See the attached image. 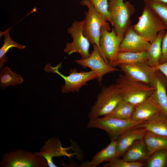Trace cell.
<instances>
[{"label":"cell","mask_w":167,"mask_h":167,"mask_svg":"<svg viewBox=\"0 0 167 167\" xmlns=\"http://www.w3.org/2000/svg\"><path fill=\"white\" fill-rule=\"evenodd\" d=\"M155 0L167 3V0Z\"/></svg>","instance_id":"obj_33"},{"label":"cell","mask_w":167,"mask_h":167,"mask_svg":"<svg viewBox=\"0 0 167 167\" xmlns=\"http://www.w3.org/2000/svg\"><path fill=\"white\" fill-rule=\"evenodd\" d=\"M122 40L117 35L113 28L110 31L102 28L99 41L100 53L104 60L113 67L116 66V62Z\"/></svg>","instance_id":"obj_10"},{"label":"cell","mask_w":167,"mask_h":167,"mask_svg":"<svg viewBox=\"0 0 167 167\" xmlns=\"http://www.w3.org/2000/svg\"><path fill=\"white\" fill-rule=\"evenodd\" d=\"M137 128H143L155 134L167 137V118L160 113L153 118L139 125Z\"/></svg>","instance_id":"obj_20"},{"label":"cell","mask_w":167,"mask_h":167,"mask_svg":"<svg viewBox=\"0 0 167 167\" xmlns=\"http://www.w3.org/2000/svg\"><path fill=\"white\" fill-rule=\"evenodd\" d=\"M103 165L104 167H142L145 165L142 161L131 162L117 157Z\"/></svg>","instance_id":"obj_30"},{"label":"cell","mask_w":167,"mask_h":167,"mask_svg":"<svg viewBox=\"0 0 167 167\" xmlns=\"http://www.w3.org/2000/svg\"><path fill=\"white\" fill-rule=\"evenodd\" d=\"M155 81V90L148 99L154 104L161 113L167 118V83L164 75L157 69Z\"/></svg>","instance_id":"obj_15"},{"label":"cell","mask_w":167,"mask_h":167,"mask_svg":"<svg viewBox=\"0 0 167 167\" xmlns=\"http://www.w3.org/2000/svg\"><path fill=\"white\" fill-rule=\"evenodd\" d=\"M162 54L159 64L167 61V31H166L163 38L162 44Z\"/></svg>","instance_id":"obj_31"},{"label":"cell","mask_w":167,"mask_h":167,"mask_svg":"<svg viewBox=\"0 0 167 167\" xmlns=\"http://www.w3.org/2000/svg\"><path fill=\"white\" fill-rule=\"evenodd\" d=\"M119 157L116 139L111 140L109 144L95 155L91 161L82 164L81 167H96L100 164Z\"/></svg>","instance_id":"obj_17"},{"label":"cell","mask_w":167,"mask_h":167,"mask_svg":"<svg viewBox=\"0 0 167 167\" xmlns=\"http://www.w3.org/2000/svg\"><path fill=\"white\" fill-rule=\"evenodd\" d=\"M165 30L160 31L155 39L151 43L149 49L146 51L147 54L148 64L155 67L159 64L162 54V41L165 32Z\"/></svg>","instance_id":"obj_21"},{"label":"cell","mask_w":167,"mask_h":167,"mask_svg":"<svg viewBox=\"0 0 167 167\" xmlns=\"http://www.w3.org/2000/svg\"><path fill=\"white\" fill-rule=\"evenodd\" d=\"M143 139L150 155L157 150H167V137L159 135L147 131Z\"/></svg>","instance_id":"obj_23"},{"label":"cell","mask_w":167,"mask_h":167,"mask_svg":"<svg viewBox=\"0 0 167 167\" xmlns=\"http://www.w3.org/2000/svg\"><path fill=\"white\" fill-rule=\"evenodd\" d=\"M151 43L143 37L130 25L127 29L119 46V52L146 51Z\"/></svg>","instance_id":"obj_13"},{"label":"cell","mask_w":167,"mask_h":167,"mask_svg":"<svg viewBox=\"0 0 167 167\" xmlns=\"http://www.w3.org/2000/svg\"><path fill=\"white\" fill-rule=\"evenodd\" d=\"M122 100L136 105L147 99L155 90L152 87L120 75L115 83Z\"/></svg>","instance_id":"obj_1"},{"label":"cell","mask_w":167,"mask_h":167,"mask_svg":"<svg viewBox=\"0 0 167 167\" xmlns=\"http://www.w3.org/2000/svg\"><path fill=\"white\" fill-rule=\"evenodd\" d=\"M146 51L134 52H119L116 62V66L121 64H148Z\"/></svg>","instance_id":"obj_22"},{"label":"cell","mask_w":167,"mask_h":167,"mask_svg":"<svg viewBox=\"0 0 167 167\" xmlns=\"http://www.w3.org/2000/svg\"><path fill=\"white\" fill-rule=\"evenodd\" d=\"M120 70L130 78L152 87H155L156 68L147 63L121 64Z\"/></svg>","instance_id":"obj_12"},{"label":"cell","mask_w":167,"mask_h":167,"mask_svg":"<svg viewBox=\"0 0 167 167\" xmlns=\"http://www.w3.org/2000/svg\"><path fill=\"white\" fill-rule=\"evenodd\" d=\"M0 71V84L3 89L10 85H19L23 81L20 75L15 73L8 67L2 68Z\"/></svg>","instance_id":"obj_26"},{"label":"cell","mask_w":167,"mask_h":167,"mask_svg":"<svg viewBox=\"0 0 167 167\" xmlns=\"http://www.w3.org/2000/svg\"><path fill=\"white\" fill-rule=\"evenodd\" d=\"M147 167H167V150L163 149L153 152L148 159Z\"/></svg>","instance_id":"obj_28"},{"label":"cell","mask_w":167,"mask_h":167,"mask_svg":"<svg viewBox=\"0 0 167 167\" xmlns=\"http://www.w3.org/2000/svg\"><path fill=\"white\" fill-rule=\"evenodd\" d=\"M155 68L163 74L167 83V61L163 63L159 64Z\"/></svg>","instance_id":"obj_32"},{"label":"cell","mask_w":167,"mask_h":167,"mask_svg":"<svg viewBox=\"0 0 167 167\" xmlns=\"http://www.w3.org/2000/svg\"><path fill=\"white\" fill-rule=\"evenodd\" d=\"M93 5L95 9L112 26V21L110 13L109 10V0H89Z\"/></svg>","instance_id":"obj_29"},{"label":"cell","mask_w":167,"mask_h":167,"mask_svg":"<svg viewBox=\"0 0 167 167\" xmlns=\"http://www.w3.org/2000/svg\"><path fill=\"white\" fill-rule=\"evenodd\" d=\"M109 10L117 35L123 39L125 32L131 25V17L134 11L133 6L124 0H109Z\"/></svg>","instance_id":"obj_5"},{"label":"cell","mask_w":167,"mask_h":167,"mask_svg":"<svg viewBox=\"0 0 167 167\" xmlns=\"http://www.w3.org/2000/svg\"><path fill=\"white\" fill-rule=\"evenodd\" d=\"M143 122H137L130 120H121L105 116L90 119L87 127L98 128L105 131L111 140L116 139L125 131L134 128Z\"/></svg>","instance_id":"obj_7"},{"label":"cell","mask_w":167,"mask_h":167,"mask_svg":"<svg viewBox=\"0 0 167 167\" xmlns=\"http://www.w3.org/2000/svg\"><path fill=\"white\" fill-rule=\"evenodd\" d=\"M80 3L88 8L87 11L84 13L83 33L92 45H95L97 46L100 52L99 41L101 28H104L110 31L109 23L97 11L89 0H81Z\"/></svg>","instance_id":"obj_2"},{"label":"cell","mask_w":167,"mask_h":167,"mask_svg":"<svg viewBox=\"0 0 167 167\" xmlns=\"http://www.w3.org/2000/svg\"><path fill=\"white\" fill-rule=\"evenodd\" d=\"M144 5L150 8L156 14L167 30V3L155 0H144Z\"/></svg>","instance_id":"obj_27"},{"label":"cell","mask_w":167,"mask_h":167,"mask_svg":"<svg viewBox=\"0 0 167 167\" xmlns=\"http://www.w3.org/2000/svg\"><path fill=\"white\" fill-rule=\"evenodd\" d=\"M160 113L154 104L148 98L136 105L131 119L137 122L149 120Z\"/></svg>","instance_id":"obj_18"},{"label":"cell","mask_w":167,"mask_h":167,"mask_svg":"<svg viewBox=\"0 0 167 167\" xmlns=\"http://www.w3.org/2000/svg\"><path fill=\"white\" fill-rule=\"evenodd\" d=\"M62 62L57 66L52 67L49 63L46 64L44 70L45 72L56 73L64 80L65 84L61 87V92L67 93L70 92H78L82 87L87 85L90 80L97 79V74L94 71H78L76 68L71 69L69 75L65 76L61 73L59 69L61 67Z\"/></svg>","instance_id":"obj_4"},{"label":"cell","mask_w":167,"mask_h":167,"mask_svg":"<svg viewBox=\"0 0 167 167\" xmlns=\"http://www.w3.org/2000/svg\"><path fill=\"white\" fill-rule=\"evenodd\" d=\"M134 30L150 43L161 31L166 30L162 22L150 8L145 5L137 23L132 26Z\"/></svg>","instance_id":"obj_6"},{"label":"cell","mask_w":167,"mask_h":167,"mask_svg":"<svg viewBox=\"0 0 167 167\" xmlns=\"http://www.w3.org/2000/svg\"><path fill=\"white\" fill-rule=\"evenodd\" d=\"M71 148V147L67 148L63 147L59 139L54 136L45 142L44 145L39 152L35 153L44 157L46 160L49 167H56L57 166L53 161V158L65 156L70 158L76 155L75 153H70L68 152Z\"/></svg>","instance_id":"obj_14"},{"label":"cell","mask_w":167,"mask_h":167,"mask_svg":"<svg viewBox=\"0 0 167 167\" xmlns=\"http://www.w3.org/2000/svg\"><path fill=\"white\" fill-rule=\"evenodd\" d=\"M135 106L122 100L111 113L105 116L121 120L131 119Z\"/></svg>","instance_id":"obj_24"},{"label":"cell","mask_w":167,"mask_h":167,"mask_svg":"<svg viewBox=\"0 0 167 167\" xmlns=\"http://www.w3.org/2000/svg\"><path fill=\"white\" fill-rule=\"evenodd\" d=\"M2 167H46V160L34 153L18 149L6 153L0 162Z\"/></svg>","instance_id":"obj_8"},{"label":"cell","mask_w":167,"mask_h":167,"mask_svg":"<svg viewBox=\"0 0 167 167\" xmlns=\"http://www.w3.org/2000/svg\"><path fill=\"white\" fill-rule=\"evenodd\" d=\"M122 99L115 84L103 86L96 101L91 107L88 117L90 119L105 116L111 113Z\"/></svg>","instance_id":"obj_3"},{"label":"cell","mask_w":167,"mask_h":167,"mask_svg":"<svg viewBox=\"0 0 167 167\" xmlns=\"http://www.w3.org/2000/svg\"><path fill=\"white\" fill-rule=\"evenodd\" d=\"M84 19L75 21L67 29V32L73 39L72 41L66 44L64 51L68 55L78 53L82 58H86L90 55L89 48L91 43L84 35L83 27Z\"/></svg>","instance_id":"obj_9"},{"label":"cell","mask_w":167,"mask_h":167,"mask_svg":"<svg viewBox=\"0 0 167 167\" xmlns=\"http://www.w3.org/2000/svg\"><path fill=\"white\" fill-rule=\"evenodd\" d=\"M151 155L143 139L136 141L127 150L123 159L131 162L142 161L148 160Z\"/></svg>","instance_id":"obj_19"},{"label":"cell","mask_w":167,"mask_h":167,"mask_svg":"<svg viewBox=\"0 0 167 167\" xmlns=\"http://www.w3.org/2000/svg\"><path fill=\"white\" fill-rule=\"evenodd\" d=\"M10 30V28H8L5 32H0V36L2 35L5 36L4 44L0 49V70L5 63L8 61V58L6 54L10 49L16 47L19 49H22L26 47V45L19 44L12 40L9 35Z\"/></svg>","instance_id":"obj_25"},{"label":"cell","mask_w":167,"mask_h":167,"mask_svg":"<svg viewBox=\"0 0 167 167\" xmlns=\"http://www.w3.org/2000/svg\"><path fill=\"white\" fill-rule=\"evenodd\" d=\"M147 131L143 128L129 129L120 135L116 139L119 157L124 154L136 141L143 139Z\"/></svg>","instance_id":"obj_16"},{"label":"cell","mask_w":167,"mask_h":167,"mask_svg":"<svg viewBox=\"0 0 167 167\" xmlns=\"http://www.w3.org/2000/svg\"><path fill=\"white\" fill-rule=\"evenodd\" d=\"M92 46L93 49L89 56L86 58L76 60L75 62L83 68L88 67L94 72L97 75L98 82L101 86L103 77L105 75L118 71L119 70L111 66L104 60L96 45H94Z\"/></svg>","instance_id":"obj_11"}]
</instances>
